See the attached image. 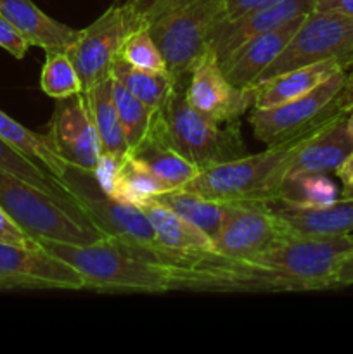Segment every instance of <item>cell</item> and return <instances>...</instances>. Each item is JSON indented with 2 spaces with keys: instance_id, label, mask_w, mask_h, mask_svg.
<instances>
[{
  "instance_id": "ffe728a7",
  "label": "cell",
  "mask_w": 353,
  "mask_h": 354,
  "mask_svg": "<svg viewBox=\"0 0 353 354\" xmlns=\"http://www.w3.org/2000/svg\"><path fill=\"white\" fill-rule=\"evenodd\" d=\"M341 69H345L341 62L338 59H331V61L291 69V71L280 73V75L265 80V82L256 83L249 88L253 90V95H255L253 107L255 109H269V107L298 99Z\"/></svg>"
},
{
  "instance_id": "6da1fadb",
  "label": "cell",
  "mask_w": 353,
  "mask_h": 354,
  "mask_svg": "<svg viewBox=\"0 0 353 354\" xmlns=\"http://www.w3.org/2000/svg\"><path fill=\"white\" fill-rule=\"evenodd\" d=\"M142 252L165 268L170 290L305 292L332 289L336 268L353 252V234L284 239L241 258L213 251Z\"/></svg>"
},
{
  "instance_id": "5bb4252c",
  "label": "cell",
  "mask_w": 353,
  "mask_h": 354,
  "mask_svg": "<svg viewBox=\"0 0 353 354\" xmlns=\"http://www.w3.org/2000/svg\"><path fill=\"white\" fill-rule=\"evenodd\" d=\"M48 140L68 165L93 169L100 154L99 135L90 118L85 93L57 99L51 120Z\"/></svg>"
},
{
  "instance_id": "e575fe53",
  "label": "cell",
  "mask_w": 353,
  "mask_h": 354,
  "mask_svg": "<svg viewBox=\"0 0 353 354\" xmlns=\"http://www.w3.org/2000/svg\"><path fill=\"white\" fill-rule=\"evenodd\" d=\"M0 47L16 59H23L30 48V44L21 37L19 31L2 14H0Z\"/></svg>"
},
{
  "instance_id": "83f0119b",
  "label": "cell",
  "mask_w": 353,
  "mask_h": 354,
  "mask_svg": "<svg viewBox=\"0 0 353 354\" xmlns=\"http://www.w3.org/2000/svg\"><path fill=\"white\" fill-rule=\"evenodd\" d=\"M338 199V189L325 173H310L287 178L277 203L298 207H324Z\"/></svg>"
},
{
  "instance_id": "277c9868",
  "label": "cell",
  "mask_w": 353,
  "mask_h": 354,
  "mask_svg": "<svg viewBox=\"0 0 353 354\" xmlns=\"http://www.w3.org/2000/svg\"><path fill=\"white\" fill-rule=\"evenodd\" d=\"M138 3L168 75L175 83L187 82L194 62L206 52L217 24L227 17L225 0H142Z\"/></svg>"
},
{
  "instance_id": "ac0fdd59",
  "label": "cell",
  "mask_w": 353,
  "mask_h": 354,
  "mask_svg": "<svg viewBox=\"0 0 353 354\" xmlns=\"http://www.w3.org/2000/svg\"><path fill=\"white\" fill-rule=\"evenodd\" d=\"M303 17H298L284 26L251 38L237 50L232 52L225 61H221V69L232 82V85L242 90L251 88L258 76L272 64L273 59L282 52L287 41L293 38Z\"/></svg>"
},
{
  "instance_id": "603a6c76",
  "label": "cell",
  "mask_w": 353,
  "mask_h": 354,
  "mask_svg": "<svg viewBox=\"0 0 353 354\" xmlns=\"http://www.w3.org/2000/svg\"><path fill=\"white\" fill-rule=\"evenodd\" d=\"M85 99L90 118H92L100 145H102V152L127 156L130 149H128L127 137H125L116 104H114L113 75L90 86L85 92Z\"/></svg>"
},
{
  "instance_id": "74e56055",
  "label": "cell",
  "mask_w": 353,
  "mask_h": 354,
  "mask_svg": "<svg viewBox=\"0 0 353 354\" xmlns=\"http://www.w3.org/2000/svg\"><path fill=\"white\" fill-rule=\"evenodd\" d=\"M334 175L343 183V197H353V152L336 169Z\"/></svg>"
},
{
  "instance_id": "484cf974",
  "label": "cell",
  "mask_w": 353,
  "mask_h": 354,
  "mask_svg": "<svg viewBox=\"0 0 353 354\" xmlns=\"http://www.w3.org/2000/svg\"><path fill=\"white\" fill-rule=\"evenodd\" d=\"M113 78L120 82L132 95L137 97L142 104L158 111L166 102L176 83L168 73H149L134 68L125 61L118 59L111 71Z\"/></svg>"
},
{
  "instance_id": "b9f144b4",
  "label": "cell",
  "mask_w": 353,
  "mask_h": 354,
  "mask_svg": "<svg viewBox=\"0 0 353 354\" xmlns=\"http://www.w3.org/2000/svg\"><path fill=\"white\" fill-rule=\"evenodd\" d=\"M138 2H142V0H138Z\"/></svg>"
},
{
  "instance_id": "7c38bea8",
  "label": "cell",
  "mask_w": 353,
  "mask_h": 354,
  "mask_svg": "<svg viewBox=\"0 0 353 354\" xmlns=\"http://www.w3.org/2000/svg\"><path fill=\"white\" fill-rule=\"evenodd\" d=\"M0 289L83 290L85 282L71 266L44 248L0 242Z\"/></svg>"
},
{
  "instance_id": "4fadbf2b",
  "label": "cell",
  "mask_w": 353,
  "mask_h": 354,
  "mask_svg": "<svg viewBox=\"0 0 353 354\" xmlns=\"http://www.w3.org/2000/svg\"><path fill=\"white\" fill-rule=\"evenodd\" d=\"M279 241H284V234L269 203L232 201L227 203L220 232L213 241V252L241 258Z\"/></svg>"
},
{
  "instance_id": "5b68a950",
  "label": "cell",
  "mask_w": 353,
  "mask_h": 354,
  "mask_svg": "<svg viewBox=\"0 0 353 354\" xmlns=\"http://www.w3.org/2000/svg\"><path fill=\"white\" fill-rule=\"evenodd\" d=\"M0 206L40 244H93L107 239L78 204L38 189L33 183L2 168Z\"/></svg>"
},
{
  "instance_id": "d4e9b609",
  "label": "cell",
  "mask_w": 353,
  "mask_h": 354,
  "mask_svg": "<svg viewBox=\"0 0 353 354\" xmlns=\"http://www.w3.org/2000/svg\"><path fill=\"white\" fill-rule=\"evenodd\" d=\"M0 138H3L21 154L47 168L52 175L57 176L62 182V175H64L68 162L55 152L47 135H38L28 130L26 127L12 120L9 114L0 111Z\"/></svg>"
},
{
  "instance_id": "4dcf8cb0",
  "label": "cell",
  "mask_w": 353,
  "mask_h": 354,
  "mask_svg": "<svg viewBox=\"0 0 353 354\" xmlns=\"http://www.w3.org/2000/svg\"><path fill=\"white\" fill-rule=\"evenodd\" d=\"M113 93L118 116H120L121 127H123L125 137H127L128 142V149L132 151L149 131L156 111H152L151 107L142 104L137 97L132 95V93L114 78Z\"/></svg>"
},
{
  "instance_id": "8992f818",
  "label": "cell",
  "mask_w": 353,
  "mask_h": 354,
  "mask_svg": "<svg viewBox=\"0 0 353 354\" xmlns=\"http://www.w3.org/2000/svg\"><path fill=\"white\" fill-rule=\"evenodd\" d=\"M183 83H176L154 113V124L166 142L199 169L246 156L237 121L218 123L194 109L185 99Z\"/></svg>"
},
{
  "instance_id": "8d00e7d4",
  "label": "cell",
  "mask_w": 353,
  "mask_h": 354,
  "mask_svg": "<svg viewBox=\"0 0 353 354\" xmlns=\"http://www.w3.org/2000/svg\"><path fill=\"white\" fill-rule=\"evenodd\" d=\"M348 286H353V252L339 263V266L334 272V277H332V289Z\"/></svg>"
},
{
  "instance_id": "d6a6232c",
  "label": "cell",
  "mask_w": 353,
  "mask_h": 354,
  "mask_svg": "<svg viewBox=\"0 0 353 354\" xmlns=\"http://www.w3.org/2000/svg\"><path fill=\"white\" fill-rule=\"evenodd\" d=\"M127 156H116L109 154V152H102L99 161H97L96 168L92 169L97 183H99V187L107 194V196L113 197L114 187H116L118 182V175H120L121 165H123Z\"/></svg>"
},
{
  "instance_id": "f35d334b",
  "label": "cell",
  "mask_w": 353,
  "mask_h": 354,
  "mask_svg": "<svg viewBox=\"0 0 353 354\" xmlns=\"http://www.w3.org/2000/svg\"><path fill=\"white\" fill-rule=\"evenodd\" d=\"M332 106H334V109L339 111V113H348L353 107V71L348 73L345 85H343L341 92L338 93V97L334 99Z\"/></svg>"
},
{
  "instance_id": "f1b7e54d",
  "label": "cell",
  "mask_w": 353,
  "mask_h": 354,
  "mask_svg": "<svg viewBox=\"0 0 353 354\" xmlns=\"http://www.w3.org/2000/svg\"><path fill=\"white\" fill-rule=\"evenodd\" d=\"M0 168L12 173V175L19 176V178L26 180V182L33 183L38 189L47 190V192L55 194V196H61L64 197V199L73 201L69 189L57 178V176L52 175L47 168H44L42 165L35 162L33 159L21 154V152L16 151L12 145L7 144L3 138H0ZM73 203H75V201H73Z\"/></svg>"
},
{
  "instance_id": "f546056e",
  "label": "cell",
  "mask_w": 353,
  "mask_h": 354,
  "mask_svg": "<svg viewBox=\"0 0 353 354\" xmlns=\"http://www.w3.org/2000/svg\"><path fill=\"white\" fill-rule=\"evenodd\" d=\"M45 54L47 55L40 78L42 90L54 99H66L83 93L82 80L66 50H48Z\"/></svg>"
},
{
  "instance_id": "9a60e30c",
  "label": "cell",
  "mask_w": 353,
  "mask_h": 354,
  "mask_svg": "<svg viewBox=\"0 0 353 354\" xmlns=\"http://www.w3.org/2000/svg\"><path fill=\"white\" fill-rule=\"evenodd\" d=\"M317 0H279L258 9L248 10L237 17H224L211 33L208 47L215 52L218 62L225 61L241 45L258 35L284 26L293 19L315 10Z\"/></svg>"
},
{
  "instance_id": "7a4b0ae2",
  "label": "cell",
  "mask_w": 353,
  "mask_h": 354,
  "mask_svg": "<svg viewBox=\"0 0 353 354\" xmlns=\"http://www.w3.org/2000/svg\"><path fill=\"white\" fill-rule=\"evenodd\" d=\"M336 113L339 111H329L311 127L277 144H270L258 154H246L232 161L201 169L196 178L180 189L221 203H232V201L273 203L279 199L296 152Z\"/></svg>"
},
{
  "instance_id": "cb8c5ba5",
  "label": "cell",
  "mask_w": 353,
  "mask_h": 354,
  "mask_svg": "<svg viewBox=\"0 0 353 354\" xmlns=\"http://www.w3.org/2000/svg\"><path fill=\"white\" fill-rule=\"evenodd\" d=\"M154 201L165 204L170 209L196 225L204 234L210 235L211 241L217 239L225 216V209H227V203L208 199V197L189 192L185 189L168 190V192L156 196Z\"/></svg>"
},
{
  "instance_id": "d590c367",
  "label": "cell",
  "mask_w": 353,
  "mask_h": 354,
  "mask_svg": "<svg viewBox=\"0 0 353 354\" xmlns=\"http://www.w3.org/2000/svg\"><path fill=\"white\" fill-rule=\"evenodd\" d=\"M279 2V0H225L227 17H237L248 10L258 9V7L269 6V3Z\"/></svg>"
},
{
  "instance_id": "e0dca14e",
  "label": "cell",
  "mask_w": 353,
  "mask_h": 354,
  "mask_svg": "<svg viewBox=\"0 0 353 354\" xmlns=\"http://www.w3.org/2000/svg\"><path fill=\"white\" fill-rule=\"evenodd\" d=\"M346 114L336 113L329 118L303 147L296 152L287 178L310 173H334L353 152V137L346 127Z\"/></svg>"
},
{
  "instance_id": "ab89813d",
  "label": "cell",
  "mask_w": 353,
  "mask_h": 354,
  "mask_svg": "<svg viewBox=\"0 0 353 354\" xmlns=\"http://www.w3.org/2000/svg\"><path fill=\"white\" fill-rule=\"evenodd\" d=\"M315 10H334L353 16V0H317Z\"/></svg>"
},
{
  "instance_id": "1f68e13d",
  "label": "cell",
  "mask_w": 353,
  "mask_h": 354,
  "mask_svg": "<svg viewBox=\"0 0 353 354\" xmlns=\"http://www.w3.org/2000/svg\"><path fill=\"white\" fill-rule=\"evenodd\" d=\"M120 59L127 64L134 66V68L142 69V71L168 73L165 59H163L154 38L149 33L145 23H142L141 26L132 31V35L125 41L123 48H121Z\"/></svg>"
},
{
  "instance_id": "ba28073f",
  "label": "cell",
  "mask_w": 353,
  "mask_h": 354,
  "mask_svg": "<svg viewBox=\"0 0 353 354\" xmlns=\"http://www.w3.org/2000/svg\"><path fill=\"white\" fill-rule=\"evenodd\" d=\"M62 183L69 189L71 199L107 239L144 251H159L154 228L142 207L107 196L97 183L92 169L66 165Z\"/></svg>"
},
{
  "instance_id": "44dd1931",
  "label": "cell",
  "mask_w": 353,
  "mask_h": 354,
  "mask_svg": "<svg viewBox=\"0 0 353 354\" xmlns=\"http://www.w3.org/2000/svg\"><path fill=\"white\" fill-rule=\"evenodd\" d=\"M128 154L135 161L144 165L149 171L154 173L158 178H161L172 190L189 183L201 171L196 165H192L166 142L159 128L154 124V118L145 137Z\"/></svg>"
},
{
  "instance_id": "d6986e66",
  "label": "cell",
  "mask_w": 353,
  "mask_h": 354,
  "mask_svg": "<svg viewBox=\"0 0 353 354\" xmlns=\"http://www.w3.org/2000/svg\"><path fill=\"white\" fill-rule=\"evenodd\" d=\"M0 14L35 47L48 50H68L78 38L80 30L52 19L31 0H0Z\"/></svg>"
},
{
  "instance_id": "60d3db41",
  "label": "cell",
  "mask_w": 353,
  "mask_h": 354,
  "mask_svg": "<svg viewBox=\"0 0 353 354\" xmlns=\"http://www.w3.org/2000/svg\"><path fill=\"white\" fill-rule=\"evenodd\" d=\"M346 127H348L350 135L353 137V107L348 111V114H346Z\"/></svg>"
},
{
  "instance_id": "2e32d148",
  "label": "cell",
  "mask_w": 353,
  "mask_h": 354,
  "mask_svg": "<svg viewBox=\"0 0 353 354\" xmlns=\"http://www.w3.org/2000/svg\"><path fill=\"white\" fill-rule=\"evenodd\" d=\"M284 239L334 237L353 232V197H343L324 207H298L269 203Z\"/></svg>"
},
{
  "instance_id": "3957f363",
  "label": "cell",
  "mask_w": 353,
  "mask_h": 354,
  "mask_svg": "<svg viewBox=\"0 0 353 354\" xmlns=\"http://www.w3.org/2000/svg\"><path fill=\"white\" fill-rule=\"evenodd\" d=\"M42 248L71 266L85 282V289L97 292H168L165 268L147 258L138 248L113 239L93 244L44 242Z\"/></svg>"
},
{
  "instance_id": "52a82bcc",
  "label": "cell",
  "mask_w": 353,
  "mask_h": 354,
  "mask_svg": "<svg viewBox=\"0 0 353 354\" xmlns=\"http://www.w3.org/2000/svg\"><path fill=\"white\" fill-rule=\"evenodd\" d=\"M331 59H338L346 71L353 66V16L334 10H311L256 83Z\"/></svg>"
},
{
  "instance_id": "7402d4cb",
  "label": "cell",
  "mask_w": 353,
  "mask_h": 354,
  "mask_svg": "<svg viewBox=\"0 0 353 354\" xmlns=\"http://www.w3.org/2000/svg\"><path fill=\"white\" fill-rule=\"evenodd\" d=\"M141 207L154 228L159 249L170 252L213 251V241L210 235L168 206L151 199Z\"/></svg>"
},
{
  "instance_id": "836d02e7",
  "label": "cell",
  "mask_w": 353,
  "mask_h": 354,
  "mask_svg": "<svg viewBox=\"0 0 353 354\" xmlns=\"http://www.w3.org/2000/svg\"><path fill=\"white\" fill-rule=\"evenodd\" d=\"M0 242L23 245V248H42L40 242L31 237L24 228H21L2 206H0Z\"/></svg>"
},
{
  "instance_id": "8fae6325",
  "label": "cell",
  "mask_w": 353,
  "mask_h": 354,
  "mask_svg": "<svg viewBox=\"0 0 353 354\" xmlns=\"http://www.w3.org/2000/svg\"><path fill=\"white\" fill-rule=\"evenodd\" d=\"M185 99L194 109L218 123H232L253 107V90L232 85L210 47L194 62L189 78L183 83Z\"/></svg>"
},
{
  "instance_id": "9c48e42d",
  "label": "cell",
  "mask_w": 353,
  "mask_h": 354,
  "mask_svg": "<svg viewBox=\"0 0 353 354\" xmlns=\"http://www.w3.org/2000/svg\"><path fill=\"white\" fill-rule=\"evenodd\" d=\"M144 23L141 3L127 0L104 10L90 26L80 30L75 44L66 50L78 71L83 93L100 80L111 76L114 62L132 31Z\"/></svg>"
},
{
  "instance_id": "30bf717a",
  "label": "cell",
  "mask_w": 353,
  "mask_h": 354,
  "mask_svg": "<svg viewBox=\"0 0 353 354\" xmlns=\"http://www.w3.org/2000/svg\"><path fill=\"white\" fill-rule=\"evenodd\" d=\"M348 71L341 69L305 95L269 109H255L249 114L253 133L263 144H277L298 131L311 127L329 111L334 109L332 102L341 92Z\"/></svg>"
},
{
  "instance_id": "4316f807",
  "label": "cell",
  "mask_w": 353,
  "mask_h": 354,
  "mask_svg": "<svg viewBox=\"0 0 353 354\" xmlns=\"http://www.w3.org/2000/svg\"><path fill=\"white\" fill-rule=\"evenodd\" d=\"M168 190L172 189L161 178H158L154 173L149 171L144 165L135 161L128 154L121 165L113 197L121 203L142 206L147 201L154 199L156 196L168 192Z\"/></svg>"
}]
</instances>
